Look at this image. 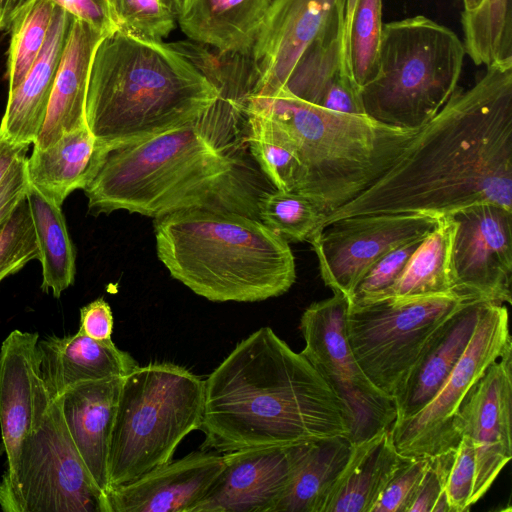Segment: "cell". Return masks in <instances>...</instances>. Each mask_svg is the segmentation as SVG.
I'll return each mask as SVG.
<instances>
[{
	"label": "cell",
	"instance_id": "6da1fadb",
	"mask_svg": "<svg viewBox=\"0 0 512 512\" xmlns=\"http://www.w3.org/2000/svg\"><path fill=\"white\" fill-rule=\"evenodd\" d=\"M512 210V65H492L457 87L371 186L324 218L451 215L475 203Z\"/></svg>",
	"mask_w": 512,
	"mask_h": 512
},
{
	"label": "cell",
	"instance_id": "7a4b0ae2",
	"mask_svg": "<svg viewBox=\"0 0 512 512\" xmlns=\"http://www.w3.org/2000/svg\"><path fill=\"white\" fill-rule=\"evenodd\" d=\"M243 108L224 99L201 117L110 149L83 189L93 215L117 210L158 218L187 209L258 218L264 174L246 153Z\"/></svg>",
	"mask_w": 512,
	"mask_h": 512
},
{
	"label": "cell",
	"instance_id": "3957f363",
	"mask_svg": "<svg viewBox=\"0 0 512 512\" xmlns=\"http://www.w3.org/2000/svg\"><path fill=\"white\" fill-rule=\"evenodd\" d=\"M201 450L289 446L350 436L342 400L270 327L236 344L204 380Z\"/></svg>",
	"mask_w": 512,
	"mask_h": 512
},
{
	"label": "cell",
	"instance_id": "277c9868",
	"mask_svg": "<svg viewBox=\"0 0 512 512\" xmlns=\"http://www.w3.org/2000/svg\"><path fill=\"white\" fill-rule=\"evenodd\" d=\"M219 98L210 81L169 43L115 30L93 53L85 116L108 151L196 120Z\"/></svg>",
	"mask_w": 512,
	"mask_h": 512
},
{
	"label": "cell",
	"instance_id": "5b68a950",
	"mask_svg": "<svg viewBox=\"0 0 512 512\" xmlns=\"http://www.w3.org/2000/svg\"><path fill=\"white\" fill-rule=\"evenodd\" d=\"M159 260L170 275L212 302H258L296 280L289 243L259 219L187 209L155 218Z\"/></svg>",
	"mask_w": 512,
	"mask_h": 512
},
{
	"label": "cell",
	"instance_id": "8992f818",
	"mask_svg": "<svg viewBox=\"0 0 512 512\" xmlns=\"http://www.w3.org/2000/svg\"><path fill=\"white\" fill-rule=\"evenodd\" d=\"M245 111L269 118L288 134L301 165L297 193L312 199L325 215L380 178L418 131L331 111L284 88L251 95Z\"/></svg>",
	"mask_w": 512,
	"mask_h": 512
},
{
	"label": "cell",
	"instance_id": "52a82bcc",
	"mask_svg": "<svg viewBox=\"0 0 512 512\" xmlns=\"http://www.w3.org/2000/svg\"><path fill=\"white\" fill-rule=\"evenodd\" d=\"M465 55L459 37L426 16L385 23L374 74L360 88L366 115L388 126L421 128L458 87Z\"/></svg>",
	"mask_w": 512,
	"mask_h": 512
},
{
	"label": "cell",
	"instance_id": "ba28073f",
	"mask_svg": "<svg viewBox=\"0 0 512 512\" xmlns=\"http://www.w3.org/2000/svg\"><path fill=\"white\" fill-rule=\"evenodd\" d=\"M204 380L170 362L137 366L122 379L108 453L109 488L171 460L199 430Z\"/></svg>",
	"mask_w": 512,
	"mask_h": 512
},
{
	"label": "cell",
	"instance_id": "9c48e42d",
	"mask_svg": "<svg viewBox=\"0 0 512 512\" xmlns=\"http://www.w3.org/2000/svg\"><path fill=\"white\" fill-rule=\"evenodd\" d=\"M470 300L449 293L348 303V343L371 383L394 398L433 335Z\"/></svg>",
	"mask_w": 512,
	"mask_h": 512
},
{
	"label": "cell",
	"instance_id": "30bf717a",
	"mask_svg": "<svg viewBox=\"0 0 512 512\" xmlns=\"http://www.w3.org/2000/svg\"><path fill=\"white\" fill-rule=\"evenodd\" d=\"M5 512H108L67 430L58 400L23 442L13 473L0 480Z\"/></svg>",
	"mask_w": 512,
	"mask_h": 512
},
{
	"label": "cell",
	"instance_id": "8fae6325",
	"mask_svg": "<svg viewBox=\"0 0 512 512\" xmlns=\"http://www.w3.org/2000/svg\"><path fill=\"white\" fill-rule=\"evenodd\" d=\"M510 344L506 305L484 302L468 346L435 396L413 416L391 425L398 453L433 457L456 449L461 440L456 421L464 399Z\"/></svg>",
	"mask_w": 512,
	"mask_h": 512
},
{
	"label": "cell",
	"instance_id": "7c38bea8",
	"mask_svg": "<svg viewBox=\"0 0 512 512\" xmlns=\"http://www.w3.org/2000/svg\"><path fill=\"white\" fill-rule=\"evenodd\" d=\"M348 298L341 293L309 305L300 318L301 353L342 400L349 416V440L358 442L390 428L394 399L377 389L356 361L346 335Z\"/></svg>",
	"mask_w": 512,
	"mask_h": 512
},
{
	"label": "cell",
	"instance_id": "4fadbf2b",
	"mask_svg": "<svg viewBox=\"0 0 512 512\" xmlns=\"http://www.w3.org/2000/svg\"><path fill=\"white\" fill-rule=\"evenodd\" d=\"M439 217L392 213L348 217L329 223L309 240L323 282L333 293L349 298L381 256L406 242L425 237Z\"/></svg>",
	"mask_w": 512,
	"mask_h": 512
},
{
	"label": "cell",
	"instance_id": "5bb4252c",
	"mask_svg": "<svg viewBox=\"0 0 512 512\" xmlns=\"http://www.w3.org/2000/svg\"><path fill=\"white\" fill-rule=\"evenodd\" d=\"M451 215L456 222L451 255L454 293L472 300L510 304L512 210L483 202Z\"/></svg>",
	"mask_w": 512,
	"mask_h": 512
},
{
	"label": "cell",
	"instance_id": "9a60e30c",
	"mask_svg": "<svg viewBox=\"0 0 512 512\" xmlns=\"http://www.w3.org/2000/svg\"><path fill=\"white\" fill-rule=\"evenodd\" d=\"M512 344L496 359L464 399L457 416L460 437L475 451L472 505L489 490L512 457Z\"/></svg>",
	"mask_w": 512,
	"mask_h": 512
},
{
	"label": "cell",
	"instance_id": "2e32d148",
	"mask_svg": "<svg viewBox=\"0 0 512 512\" xmlns=\"http://www.w3.org/2000/svg\"><path fill=\"white\" fill-rule=\"evenodd\" d=\"M343 14V0H272L251 50L253 94L284 87L304 52Z\"/></svg>",
	"mask_w": 512,
	"mask_h": 512
},
{
	"label": "cell",
	"instance_id": "e0dca14e",
	"mask_svg": "<svg viewBox=\"0 0 512 512\" xmlns=\"http://www.w3.org/2000/svg\"><path fill=\"white\" fill-rule=\"evenodd\" d=\"M39 334L13 330L0 348L1 452L13 473L21 446L42 422L53 400L41 372Z\"/></svg>",
	"mask_w": 512,
	"mask_h": 512
},
{
	"label": "cell",
	"instance_id": "ac0fdd59",
	"mask_svg": "<svg viewBox=\"0 0 512 512\" xmlns=\"http://www.w3.org/2000/svg\"><path fill=\"white\" fill-rule=\"evenodd\" d=\"M223 454L195 451L170 460L137 479L110 487L108 512H191L218 483Z\"/></svg>",
	"mask_w": 512,
	"mask_h": 512
},
{
	"label": "cell",
	"instance_id": "d6986e66",
	"mask_svg": "<svg viewBox=\"0 0 512 512\" xmlns=\"http://www.w3.org/2000/svg\"><path fill=\"white\" fill-rule=\"evenodd\" d=\"M302 445L224 453L225 468L218 483L191 512H271L290 480Z\"/></svg>",
	"mask_w": 512,
	"mask_h": 512
},
{
	"label": "cell",
	"instance_id": "ffe728a7",
	"mask_svg": "<svg viewBox=\"0 0 512 512\" xmlns=\"http://www.w3.org/2000/svg\"><path fill=\"white\" fill-rule=\"evenodd\" d=\"M122 379L82 382L56 399L79 455L104 494L109 489L108 453Z\"/></svg>",
	"mask_w": 512,
	"mask_h": 512
},
{
	"label": "cell",
	"instance_id": "44dd1931",
	"mask_svg": "<svg viewBox=\"0 0 512 512\" xmlns=\"http://www.w3.org/2000/svg\"><path fill=\"white\" fill-rule=\"evenodd\" d=\"M105 34L71 16L41 132L33 144L47 148L63 134L87 126L85 103L95 48Z\"/></svg>",
	"mask_w": 512,
	"mask_h": 512
},
{
	"label": "cell",
	"instance_id": "7402d4cb",
	"mask_svg": "<svg viewBox=\"0 0 512 512\" xmlns=\"http://www.w3.org/2000/svg\"><path fill=\"white\" fill-rule=\"evenodd\" d=\"M484 302L468 301L433 335L393 398L394 422L413 416L435 396L468 346Z\"/></svg>",
	"mask_w": 512,
	"mask_h": 512
},
{
	"label": "cell",
	"instance_id": "603a6c76",
	"mask_svg": "<svg viewBox=\"0 0 512 512\" xmlns=\"http://www.w3.org/2000/svg\"><path fill=\"white\" fill-rule=\"evenodd\" d=\"M41 372L52 400L82 382L124 377L139 364L112 341L95 340L81 330L38 341Z\"/></svg>",
	"mask_w": 512,
	"mask_h": 512
},
{
	"label": "cell",
	"instance_id": "cb8c5ba5",
	"mask_svg": "<svg viewBox=\"0 0 512 512\" xmlns=\"http://www.w3.org/2000/svg\"><path fill=\"white\" fill-rule=\"evenodd\" d=\"M70 19L68 12L56 7L38 59L20 85L8 93L0 132L13 142L34 144L41 132Z\"/></svg>",
	"mask_w": 512,
	"mask_h": 512
},
{
	"label": "cell",
	"instance_id": "d4e9b609",
	"mask_svg": "<svg viewBox=\"0 0 512 512\" xmlns=\"http://www.w3.org/2000/svg\"><path fill=\"white\" fill-rule=\"evenodd\" d=\"M272 0H182L177 22L193 42L250 55Z\"/></svg>",
	"mask_w": 512,
	"mask_h": 512
},
{
	"label": "cell",
	"instance_id": "484cf974",
	"mask_svg": "<svg viewBox=\"0 0 512 512\" xmlns=\"http://www.w3.org/2000/svg\"><path fill=\"white\" fill-rule=\"evenodd\" d=\"M106 152L88 126L67 132L47 148L33 147L26 160L29 183L61 207L73 191L90 183Z\"/></svg>",
	"mask_w": 512,
	"mask_h": 512
},
{
	"label": "cell",
	"instance_id": "4316f807",
	"mask_svg": "<svg viewBox=\"0 0 512 512\" xmlns=\"http://www.w3.org/2000/svg\"><path fill=\"white\" fill-rule=\"evenodd\" d=\"M404 459L394 446L390 428L353 442L324 512H370Z\"/></svg>",
	"mask_w": 512,
	"mask_h": 512
},
{
	"label": "cell",
	"instance_id": "83f0119b",
	"mask_svg": "<svg viewBox=\"0 0 512 512\" xmlns=\"http://www.w3.org/2000/svg\"><path fill=\"white\" fill-rule=\"evenodd\" d=\"M351 445L346 437L303 443L290 480L271 512H324Z\"/></svg>",
	"mask_w": 512,
	"mask_h": 512
},
{
	"label": "cell",
	"instance_id": "f1b7e54d",
	"mask_svg": "<svg viewBox=\"0 0 512 512\" xmlns=\"http://www.w3.org/2000/svg\"><path fill=\"white\" fill-rule=\"evenodd\" d=\"M455 230L456 222L452 215L440 216L435 227L410 257L395 284L378 300H405L454 293L451 255Z\"/></svg>",
	"mask_w": 512,
	"mask_h": 512
},
{
	"label": "cell",
	"instance_id": "f546056e",
	"mask_svg": "<svg viewBox=\"0 0 512 512\" xmlns=\"http://www.w3.org/2000/svg\"><path fill=\"white\" fill-rule=\"evenodd\" d=\"M26 200L30 209L42 266L41 289L59 298L74 283L76 254L61 207L29 183Z\"/></svg>",
	"mask_w": 512,
	"mask_h": 512
},
{
	"label": "cell",
	"instance_id": "4dcf8cb0",
	"mask_svg": "<svg viewBox=\"0 0 512 512\" xmlns=\"http://www.w3.org/2000/svg\"><path fill=\"white\" fill-rule=\"evenodd\" d=\"M348 82L353 81L344 58L342 14L304 52L283 88L299 99L319 105L326 94Z\"/></svg>",
	"mask_w": 512,
	"mask_h": 512
},
{
	"label": "cell",
	"instance_id": "1f68e13d",
	"mask_svg": "<svg viewBox=\"0 0 512 512\" xmlns=\"http://www.w3.org/2000/svg\"><path fill=\"white\" fill-rule=\"evenodd\" d=\"M245 142L251 157L275 189L298 192L301 165L288 134L275 122L245 111Z\"/></svg>",
	"mask_w": 512,
	"mask_h": 512
},
{
	"label": "cell",
	"instance_id": "d6a6232c",
	"mask_svg": "<svg viewBox=\"0 0 512 512\" xmlns=\"http://www.w3.org/2000/svg\"><path fill=\"white\" fill-rule=\"evenodd\" d=\"M466 54L475 65H512L511 0H483L471 12H462Z\"/></svg>",
	"mask_w": 512,
	"mask_h": 512
},
{
	"label": "cell",
	"instance_id": "836d02e7",
	"mask_svg": "<svg viewBox=\"0 0 512 512\" xmlns=\"http://www.w3.org/2000/svg\"><path fill=\"white\" fill-rule=\"evenodd\" d=\"M382 0H343V50L348 74L360 88L374 74L381 42Z\"/></svg>",
	"mask_w": 512,
	"mask_h": 512
},
{
	"label": "cell",
	"instance_id": "e575fe53",
	"mask_svg": "<svg viewBox=\"0 0 512 512\" xmlns=\"http://www.w3.org/2000/svg\"><path fill=\"white\" fill-rule=\"evenodd\" d=\"M218 90L220 97L245 109L255 87L250 55L221 52L190 41L169 43Z\"/></svg>",
	"mask_w": 512,
	"mask_h": 512
},
{
	"label": "cell",
	"instance_id": "d590c367",
	"mask_svg": "<svg viewBox=\"0 0 512 512\" xmlns=\"http://www.w3.org/2000/svg\"><path fill=\"white\" fill-rule=\"evenodd\" d=\"M56 7L52 0H30L13 20L7 61L8 93L20 85L38 59Z\"/></svg>",
	"mask_w": 512,
	"mask_h": 512
},
{
	"label": "cell",
	"instance_id": "8d00e7d4",
	"mask_svg": "<svg viewBox=\"0 0 512 512\" xmlns=\"http://www.w3.org/2000/svg\"><path fill=\"white\" fill-rule=\"evenodd\" d=\"M325 216L312 199L297 192L266 190L258 199L259 220L288 243L309 242Z\"/></svg>",
	"mask_w": 512,
	"mask_h": 512
},
{
	"label": "cell",
	"instance_id": "74e56055",
	"mask_svg": "<svg viewBox=\"0 0 512 512\" xmlns=\"http://www.w3.org/2000/svg\"><path fill=\"white\" fill-rule=\"evenodd\" d=\"M107 4L115 30L147 42L161 43L177 21L162 0H107Z\"/></svg>",
	"mask_w": 512,
	"mask_h": 512
},
{
	"label": "cell",
	"instance_id": "f35d334b",
	"mask_svg": "<svg viewBox=\"0 0 512 512\" xmlns=\"http://www.w3.org/2000/svg\"><path fill=\"white\" fill-rule=\"evenodd\" d=\"M38 257L34 226L25 197L0 227V283Z\"/></svg>",
	"mask_w": 512,
	"mask_h": 512
},
{
	"label": "cell",
	"instance_id": "ab89813d",
	"mask_svg": "<svg viewBox=\"0 0 512 512\" xmlns=\"http://www.w3.org/2000/svg\"><path fill=\"white\" fill-rule=\"evenodd\" d=\"M425 237L406 242L381 256L359 281L348 303L362 305L380 299L395 284Z\"/></svg>",
	"mask_w": 512,
	"mask_h": 512
},
{
	"label": "cell",
	"instance_id": "60d3db41",
	"mask_svg": "<svg viewBox=\"0 0 512 512\" xmlns=\"http://www.w3.org/2000/svg\"><path fill=\"white\" fill-rule=\"evenodd\" d=\"M429 457H405L379 494L370 512H407Z\"/></svg>",
	"mask_w": 512,
	"mask_h": 512
},
{
	"label": "cell",
	"instance_id": "b9f144b4",
	"mask_svg": "<svg viewBox=\"0 0 512 512\" xmlns=\"http://www.w3.org/2000/svg\"><path fill=\"white\" fill-rule=\"evenodd\" d=\"M475 477V451L472 441L462 436L447 477L445 493L450 512H464L472 506Z\"/></svg>",
	"mask_w": 512,
	"mask_h": 512
},
{
	"label": "cell",
	"instance_id": "7bdbcfd3",
	"mask_svg": "<svg viewBox=\"0 0 512 512\" xmlns=\"http://www.w3.org/2000/svg\"><path fill=\"white\" fill-rule=\"evenodd\" d=\"M454 453L455 449L429 457L427 468L416 488L407 512H432L435 503L445 492Z\"/></svg>",
	"mask_w": 512,
	"mask_h": 512
},
{
	"label": "cell",
	"instance_id": "ee69618b",
	"mask_svg": "<svg viewBox=\"0 0 512 512\" xmlns=\"http://www.w3.org/2000/svg\"><path fill=\"white\" fill-rule=\"evenodd\" d=\"M26 160V155L19 157L0 181V227L26 197L29 186Z\"/></svg>",
	"mask_w": 512,
	"mask_h": 512
},
{
	"label": "cell",
	"instance_id": "f6af8a7d",
	"mask_svg": "<svg viewBox=\"0 0 512 512\" xmlns=\"http://www.w3.org/2000/svg\"><path fill=\"white\" fill-rule=\"evenodd\" d=\"M72 17L82 20L104 34L115 31L107 0H52Z\"/></svg>",
	"mask_w": 512,
	"mask_h": 512
},
{
	"label": "cell",
	"instance_id": "bcb514c9",
	"mask_svg": "<svg viewBox=\"0 0 512 512\" xmlns=\"http://www.w3.org/2000/svg\"><path fill=\"white\" fill-rule=\"evenodd\" d=\"M79 330L95 340L111 339L113 315L110 305L103 298H98L80 309Z\"/></svg>",
	"mask_w": 512,
	"mask_h": 512
},
{
	"label": "cell",
	"instance_id": "7dc6e473",
	"mask_svg": "<svg viewBox=\"0 0 512 512\" xmlns=\"http://www.w3.org/2000/svg\"><path fill=\"white\" fill-rule=\"evenodd\" d=\"M28 144L13 142L0 132V181L11 165L21 156L26 155Z\"/></svg>",
	"mask_w": 512,
	"mask_h": 512
},
{
	"label": "cell",
	"instance_id": "c3c4849f",
	"mask_svg": "<svg viewBox=\"0 0 512 512\" xmlns=\"http://www.w3.org/2000/svg\"><path fill=\"white\" fill-rule=\"evenodd\" d=\"M30 0H0V30L10 28L20 10Z\"/></svg>",
	"mask_w": 512,
	"mask_h": 512
},
{
	"label": "cell",
	"instance_id": "681fc988",
	"mask_svg": "<svg viewBox=\"0 0 512 512\" xmlns=\"http://www.w3.org/2000/svg\"><path fill=\"white\" fill-rule=\"evenodd\" d=\"M463 4V11L464 12H471L477 9L483 0H461Z\"/></svg>",
	"mask_w": 512,
	"mask_h": 512
},
{
	"label": "cell",
	"instance_id": "f907efd6",
	"mask_svg": "<svg viewBox=\"0 0 512 512\" xmlns=\"http://www.w3.org/2000/svg\"><path fill=\"white\" fill-rule=\"evenodd\" d=\"M177 19L182 0H162Z\"/></svg>",
	"mask_w": 512,
	"mask_h": 512
}]
</instances>
